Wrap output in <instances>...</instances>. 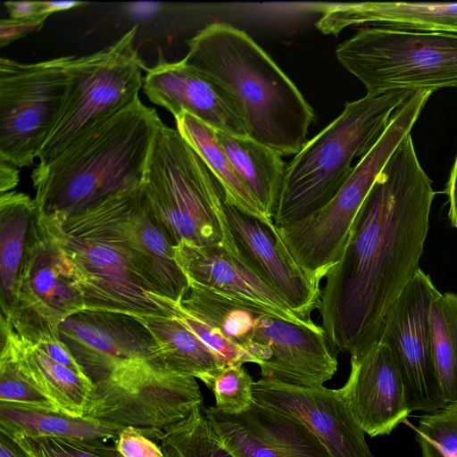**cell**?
Returning <instances> with one entry per match:
<instances>
[{"label": "cell", "instance_id": "cell-22", "mask_svg": "<svg viewBox=\"0 0 457 457\" xmlns=\"http://www.w3.org/2000/svg\"><path fill=\"white\" fill-rule=\"evenodd\" d=\"M361 24L457 35V3L365 2L327 6L316 26L337 35Z\"/></svg>", "mask_w": 457, "mask_h": 457}, {"label": "cell", "instance_id": "cell-33", "mask_svg": "<svg viewBox=\"0 0 457 457\" xmlns=\"http://www.w3.org/2000/svg\"><path fill=\"white\" fill-rule=\"evenodd\" d=\"M0 402L59 411L55 404L29 379L19 365L9 343L1 339Z\"/></svg>", "mask_w": 457, "mask_h": 457}, {"label": "cell", "instance_id": "cell-20", "mask_svg": "<svg viewBox=\"0 0 457 457\" xmlns=\"http://www.w3.org/2000/svg\"><path fill=\"white\" fill-rule=\"evenodd\" d=\"M142 88L152 103L166 108L174 117L187 112L216 131L248 137L232 98L183 60L170 62L160 56L154 66L146 69Z\"/></svg>", "mask_w": 457, "mask_h": 457}, {"label": "cell", "instance_id": "cell-6", "mask_svg": "<svg viewBox=\"0 0 457 457\" xmlns=\"http://www.w3.org/2000/svg\"><path fill=\"white\" fill-rule=\"evenodd\" d=\"M143 200L172 246L224 244L237 252L224 214L225 195L177 129L157 130L140 184Z\"/></svg>", "mask_w": 457, "mask_h": 457}, {"label": "cell", "instance_id": "cell-39", "mask_svg": "<svg viewBox=\"0 0 457 457\" xmlns=\"http://www.w3.org/2000/svg\"><path fill=\"white\" fill-rule=\"evenodd\" d=\"M445 194L448 197V219L453 228H457V154L453 162Z\"/></svg>", "mask_w": 457, "mask_h": 457}, {"label": "cell", "instance_id": "cell-35", "mask_svg": "<svg viewBox=\"0 0 457 457\" xmlns=\"http://www.w3.org/2000/svg\"><path fill=\"white\" fill-rule=\"evenodd\" d=\"M253 382L243 365H229L222 368L209 386L215 396V407L231 414L247 410L254 402Z\"/></svg>", "mask_w": 457, "mask_h": 457}, {"label": "cell", "instance_id": "cell-27", "mask_svg": "<svg viewBox=\"0 0 457 457\" xmlns=\"http://www.w3.org/2000/svg\"><path fill=\"white\" fill-rule=\"evenodd\" d=\"M216 133L238 177L272 218L287 166L282 155L249 137Z\"/></svg>", "mask_w": 457, "mask_h": 457}, {"label": "cell", "instance_id": "cell-14", "mask_svg": "<svg viewBox=\"0 0 457 457\" xmlns=\"http://www.w3.org/2000/svg\"><path fill=\"white\" fill-rule=\"evenodd\" d=\"M13 308L34 312L57 326L87 310L74 263L37 213L17 279Z\"/></svg>", "mask_w": 457, "mask_h": 457}, {"label": "cell", "instance_id": "cell-13", "mask_svg": "<svg viewBox=\"0 0 457 457\" xmlns=\"http://www.w3.org/2000/svg\"><path fill=\"white\" fill-rule=\"evenodd\" d=\"M57 328L93 383L131 361L159 362L158 346L137 317L87 309L69 316Z\"/></svg>", "mask_w": 457, "mask_h": 457}, {"label": "cell", "instance_id": "cell-10", "mask_svg": "<svg viewBox=\"0 0 457 457\" xmlns=\"http://www.w3.org/2000/svg\"><path fill=\"white\" fill-rule=\"evenodd\" d=\"M203 404L195 378L172 371L159 362H126L94 383L83 418L133 427L158 441L168 427Z\"/></svg>", "mask_w": 457, "mask_h": 457}, {"label": "cell", "instance_id": "cell-2", "mask_svg": "<svg viewBox=\"0 0 457 457\" xmlns=\"http://www.w3.org/2000/svg\"><path fill=\"white\" fill-rule=\"evenodd\" d=\"M187 45L183 62L232 98L249 137L282 156L301 151L314 112L248 34L215 22L199 30Z\"/></svg>", "mask_w": 457, "mask_h": 457}, {"label": "cell", "instance_id": "cell-29", "mask_svg": "<svg viewBox=\"0 0 457 457\" xmlns=\"http://www.w3.org/2000/svg\"><path fill=\"white\" fill-rule=\"evenodd\" d=\"M37 213L34 199L23 192L0 196L1 313H8L15 289L32 220Z\"/></svg>", "mask_w": 457, "mask_h": 457}, {"label": "cell", "instance_id": "cell-5", "mask_svg": "<svg viewBox=\"0 0 457 457\" xmlns=\"http://www.w3.org/2000/svg\"><path fill=\"white\" fill-rule=\"evenodd\" d=\"M414 92L395 89L346 103L287 164L272 214L275 226L303 220L328 204L353 172V160L370 151L395 110Z\"/></svg>", "mask_w": 457, "mask_h": 457}, {"label": "cell", "instance_id": "cell-1", "mask_svg": "<svg viewBox=\"0 0 457 457\" xmlns=\"http://www.w3.org/2000/svg\"><path fill=\"white\" fill-rule=\"evenodd\" d=\"M435 195L409 134L378 176L321 288L318 310L333 351L358 355L380 341L395 302L420 269Z\"/></svg>", "mask_w": 457, "mask_h": 457}, {"label": "cell", "instance_id": "cell-12", "mask_svg": "<svg viewBox=\"0 0 457 457\" xmlns=\"http://www.w3.org/2000/svg\"><path fill=\"white\" fill-rule=\"evenodd\" d=\"M438 293L430 276L420 269L395 302L380 339L390 349L411 412L430 413L446 403L434 365L429 325L430 305Z\"/></svg>", "mask_w": 457, "mask_h": 457}, {"label": "cell", "instance_id": "cell-19", "mask_svg": "<svg viewBox=\"0 0 457 457\" xmlns=\"http://www.w3.org/2000/svg\"><path fill=\"white\" fill-rule=\"evenodd\" d=\"M350 364L348 379L337 389L341 398L364 433L389 435L411 411L388 345L380 341L351 356Z\"/></svg>", "mask_w": 457, "mask_h": 457}, {"label": "cell", "instance_id": "cell-42", "mask_svg": "<svg viewBox=\"0 0 457 457\" xmlns=\"http://www.w3.org/2000/svg\"><path fill=\"white\" fill-rule=\"evenodd\" d=\"M19 170L16 166L0 160V191L1 194L12 191L19 183Z\"/></svg>", "mask_w": 457, "mask_h": 457}, {"label": "cell", "instance_id": "cell-38", "mask_svg": "<svg viewBox=\"0 0 457 457\" xmlns=\"http://www.w3.org/2000/svg\"><path fill=\"white\" fill-rule=\"evenodd\" d=\"M47 15H40L29 19H2L0 21V46L26 36L28 33L40 29Z\"/></svg>", "mask_w": 457, "mask_h": 457}, {"label": "cell", "instance_id": "cell-24", "mask_svg": "<svg viewBox=\"0 0 457 457\" xmlns=\"http://www.w3.org/2000/svg\"><path fill=\"white\" fill-rule=\"evenodd\" d=\"M129 226L136 253L156 294L179 302L189 282L174 259L172 245L145 206L140 186L131 207Z\"/></svg>", "mask_w": 457, "mask_h": 457}, {"label": "cell", "instance_id": "cell-7", "mask_svg": "<svg viewBox=\"0 0 457 457\" xmlns=\"http://www.w3.org/2000/svg\"><path fill=\"white\" fill-rule=\"evenodd\" d=\"M340 64L375 96L457 87V35L366 28L336 49Z\"/></svg>", "mask_w": 457, "mask_h": 457}, {"label": "cell", "instance_id": "cell-31", "mask_svg": "<svg viewBox=\"0 0 457 457\" xmlns=\"http://www.w3.org/2000/svg\"><path fill=\"white\" fill-rule=\"evenodd\" d=\"M432 355L445 403L457 402V294L438 293L429 310Z\"/></svg>", "mask_w": 457, "mask_h": 457}, {"label": "cell", "instance_id": "cell-21", "mask_svg": "<svg viewBox=\"0 0 457 457\" xmlns=\"http://www.w3.org/2000/svg\"><path fill=\"white\" fill-rule=\"evenodd\" d=\"M255 341L270 357L259 365L262 378L300 386H321L333 378L337 360L321 326L312 328L262 314Z\"/></svg>", "mask_w": 457, "mask_h": 457}, {"label": "cell", "instance_id": "cell-8", "mask_svg": "<svg viewBox=\"0 0 457 457\" xmlns=\"http://www.w3.org/2000/svg\"><path fill=\"white\" fill-rule=\"evenodd\" d=\"M419 112L409 104L399 106L370 151L354 166L333 199L312 215L277 228L283 245L296 264L321 282L341 259L354 220L378 176L401 141L410 134Z\"/></svg>", "mask_w": 457, "mask_h": 457}, {"label": "cell", "instance_id": "cell-26", "mask_svg": "<svg viewBox=\"0 0 457 457\" xmlns=\"http://www.w3.org/2000/svg\"><path fill=\"white\" fill-rule=\"evenodd\" d=\"M179 303L198 313L244 349L253 358V363L261 365L270 359V347L255 341L256 327L263 312L192 282H189V288Z\"/></svg>", "mask_w": 457, "mask_h": 457}, {"label": "cell", "instance_id": "cell-17", "mask_svg": "<svg viewBox=\"0 0 457 457\" xmlns=\"http://www.w3.org/2000/svg\"><path fill=\"white\" fill-rule=\"evenodd\" d=\"M253 395L255 402L303 421L332 457H373L364 431L337 389L262 378L253 382Z\"/></svg>", "mask_w": 457, "mask_h": 457}, {"label": "cell", "instance_id": "cell-34", "mask_svg": "<svg viewBox=\"0 0 457 457\" xmlns=\"http://www.w3.org/2000/svg\"><path fill=\"white\" fill-rule=\"evenodd\" d=\"M33 457H124L101 440L13 435Z\"/></svg>", "mask_w": 457, "mask_h": 457}, {"label": "cell", "instance_id": "cell-37", "mask_svg": "<svg viewBox=\"0 0 457 457\" xmlns=\"http://www.w3.org/2000/svg\"><path fill=\"white\" fill-rule=\"evenodd\" d=\"M114 445L124 457H164L160 445L133 427L123 428Z\"/></svg>", "mask_w": 457, "mask_h": 457}, {"label": "cell", "instance_id": "cell-43", "mask_svg": "<svg viewBox=\"0 0 457 457\" xmlns=\"http://www.w3.org/2000/svg\"><path fill=\"white\" fill-rule=\"evenodd\" d=\"M39 12L50 15L55 12L69 10L85 4L79 1H37Z\"/></svg>", "mask_w": 457, "mask_h": 457}, {"label": "cell", "instance_id": "cell-3", "mask_svg": "<svg viewBox=\"0 0 457 457\" xmlns=\"http://www.w3.org/2000/svg\"><path fill=\"white\" fill-rule=\"evenodd\" d=\"M137 97L97 122L31 173L37 212L71 216L140 185L162 125Z\"/></svg>", "mask_w": 457, "mask_h": 457}, {"label": "cell", "instance_id": "cell-25", "mask_svg": "<svg viewBox=\"0 0 457 457\" xmlns=\"http://www.w3.org/2000/svg\"><path fill=\"white\" fill-rule=\"evenodd\" d=\"M174 118L176 129L198 154L220 184L226 202L260 220L273 232H278L272 218L238 177L219 143L216 130L187 112H181Z\"/></svg>", "mask_w": 457, "mask_h": 457}, {"label": "cell", "instance_id": "cell-44", "mask_svg": "<svg viewBox=\"0 0 457 457\" xmlns=\"http://www.w3.org/2000/svg\"><path fill=\"white\" fill-rule=\"evenodd\" d=\"M415 436L420 447L422 457H441L425 438L418 434H415Z\"/></svg>", "mask_w": 457, "mask_h": 457}, {"label": "cell", "instance_id": "cell-41", "mask_svg": "<svg viewBox=\"0 0 457 457\" xmlns=\"http://www.w3.org/2000/svg\"><path fill=\"white\" fill-rule=\"evenodd\" d=\"M0 457H33L11 433L0 428Z\"/></svg>", "mask_w": 457, "mask_h": 457}, {"label": "cell", "instance_id": "cell-15", "mask_svg": "<svg viewBox=\"0 0 457 457\" xmlns=\"http://www.w3.org/2000/svg\"><path fill=\"white\" fill-rule=\"evenodd\" d=\"M222 444L236 457H332L299 419L253 402L245 411L227 413L201 406Z\"/></svg>", "mask_w": 457, "mask_h": 457}, {"label": "cell", "instance_id": "cell-32", "mask_svg": "<svg viewBox=\"0 0 457 457\" xmlns=\"http://www.w3.org/2000/svg\"><path fill=\"white\" fill-rule=\"evenodd\" d=\"M201 406L163 430L158 442L164 457H236L216 436Z\"/></svg>", "mask_w": 457, "mask_h": 457}, {"label": "cell", "instance_id": "cell-18", "mask_svg": "<svg viewBox=\"0 0 457 457\" xmlns=\"http://www.w3.org/2000/svg\"><path fill=\"white\" fill-rule=\"evenodd\" d=\"M173 256L188 282L198 284L253 311L299 325L305 324L237 253L224 244L198 246L181 242Z\"/></svg>", "mask_w": 457, "mask_h": 457}, {"label": "cell", "instance_id": "cell-16", "mask_svg": "<svg viewBox=\"0 0 457 457\" xmlns=\"http://www.w3.org/2000/svg\"><path fill=\"white\" fill-rule=\"evenodd\" d=\"M224 214L243 260L305 324L316 326L311 314L320 306V283L296 264L278 232L227 202Z\"/></svg>", "mask_w": 457, "mask_h": 457}, {"label": "cell", "instance_id": "cell-40", "mask_svg": "<svg viewBox=\"0 0 457 457\" xmlns=\"http://www.w3.org/2000/svg\"><path fill=\"white\" fill-rule=\"evenodd\" d=\"M4 4L12 19H29L45 15L39 12L37 1H8Z\"/></svg>", "mask_w": 457, "mask_h": 457}, {"label": "cell", "instance_id": "cell-36", "mask_svg": "<svg viewBox=\"0 0 457 457\" xmlns=\"http://www.w3.org/2000/svg\"><path fill=\"white\" fill-rule=\"evenodd\" d=\"M406 424L441 457H457V402L446 403L442 408L420 416L416 427Z\"/></svg>", "mask_w": 457, "mask_h": 457}, {"label": "cell", "instance_id": "cell-11", "mask_svg": "<svg viewBox=\"0 0 457 457\" xmlns=\"http://www.w3.org/2000/svg\"><path fill=\"white\" fill-rule=\"evenodd\" d=\"M72 58H0V160L17 168L34 164L62 109Z\"/></svg>", "mask_w": 457, "mask_h": 457}, {"label": "cell", "instance_id": "cell-28", "mask_svg": "<svg viewBox=\"0 0 457 457\" xmlns=\"http://www.w3.org/2000/svg\"><path fill=\"white\" fill-rule=\"evenodd\" d=\"M153 336L159 362L165 368L210 386L222 367L216 356L179 320L167 316L137 318Z\"/></svg>", "mask_w": 457, "mask_h": 457}, {"label": "cell", "instance_id": "cell-30", "mask_svg": "<svg viewBox=\"0 0 457 457\" xmlns=\"http://www.w3.org/2000/svg\"><path fill=\"white\" fill-rule=\"evenodd\" d=\"M125 427L75 418L14 403L0 402V428L12 435L115 441Z\"/></svg>", "mask_w": 457, "mask_h": 457}, {"label": "cell", "instance_id": "cell-4", "mask_svg": "<svg viewBox=\"0 0 457 457\" xmlns=\"http://www.w3.org/2000/svg\"><path fill=\"white\" fill-rule=\"evenodd\" d=\"M139 186L71 216L37 212L74 263L88 310L137 318L168 315L150 295L156 291L132 242L129 216Z\"/></svg>", "mask_w": 457, "mask_h": 457}, {"label": "cell", "instance_id": "cell-9", "mask_svg": "<svg viewBox=\"0 0 457 457\" xmlns=\"http://www.w3.org/2000/svg\"><path fill=\"white\" fill-rule=\"evenodd\" d=\"M134 27L111 46L75 58L68 68L65 98L37 159L44 164L100 120L138 97L146 71Z\"/></svg>", "mask_w": 457, "mask_h": 457}, {"label": "cell", "instance_id": "cell-23", "mask_svg": "<svg viewBox=\"0 0 457 457\" xmlns=\"http://www.w3.org/2000/svg\"><path fill=\"white\" fill-rule=\"evenodd\" d=\"M1 339L9 343L22 370L60 412L83 418L94 388L88 377L59 363L35 340L15 331L3 318Z\"/></svg>", "mask_w": 457, "mask_h": 457}]
</instances>
